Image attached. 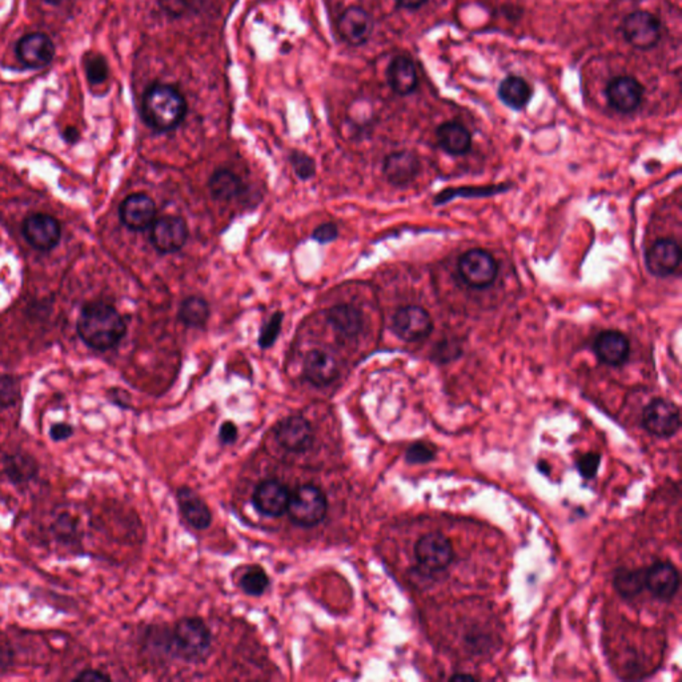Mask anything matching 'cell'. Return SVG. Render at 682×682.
<instances>
[{
	"mask_svg": "<svg viewBox=\"0 0 682 682\" xmlns=\"http://www.w3.org/2000/svg\"><path fill=\"white\" fill-rule=\"evenodd\" d=\"M645 589L656 599L670 601L680 589V574L673 564L660 561L645 569Z\"/></svg>",
	"mask_w": 682,
	"mask_h": 682,
	"instance_id": "16",
	"label": "cell"
},
{
	"mask_svg": "<svg viewBox=\"0 0 682 682\" xmlns=\"http://www.w3.org/2000/svg\"><path fill=\"white\" fill-rule=\"evenodd\" d=\"M237 435H239V431H237V427L232 421H226L220 427V432H219L221 443L227 444V445L234 444L237 440Z\"/></svg>",
	"mask_w": 682,
	"mask_h": 682,
	"instance_id": "43",
	"label": "cell"
},
{
	"mask_svg": "<svg viewBox=\"0 0 682 682\" xmlns=\"http://www.w3.org/2000/svg\"><path fill=\"white\" fill-rule=\"evenodd\" d=\"M600 464H601V454L591 452V453L583 454L577 460L576 467L583 478L591 480L599 472Z\"/></svg>",
	"mask_w": 682,
	"mask_h": 682,
	"instance_id": "40",
	"label": "cell"
},
{
	"mask_svg": "<svg viewBox=\"0 0 682 682\" xmlns=\"http://www.w3.org/2000/svg\"><path fill=\"white\" fill-rule=\"evenodd\" d=\"M54 532L57 539L65 542L78 541V522L71 514H62L55 520Z\"/></svg>",
	"mask_w": 682,
	"mask_h": 682,
	"instance_id": "35",
	"label": "cell"
},
{
	"mask_svg": "<svg viewBox=\"0 0 682 682\" xmlns=\"http://www.w3.org/2000/svg\"><path fill=\"white\" fill-rule=\"evenodd\" d=\"M22 232L27 242L38 251L48 252L54 249L62 237L59 221L46 213H34L24 219Z\"/></svg>",
	"mask_w": 682,
	"mask_h": 682,
	"instance_id": "9",
	"label": "cell"
},
{
	"mask_svg": "<svg viewBox=\"0 0 682 682\" xmlns=\"http://www.w3.org/2000/svg\"><path fill=\"white\" fill-rule=\"evenodd\" d=\"M416 560L428 572H443L453 561V545L441 533H428L416 542Z\"/></svg>",
	"mask_w": 682,
	"mask_h": 682,
	"instance_id": "7",
	"label": "cell"
},
{
	"mask_svg": "<svg viewBox=\"0 0 682 682\" xmlns=\"http://www.w3.org/2000/svg\"><path fill=\"white\" fill-rule=\"evenodd\" d=\"M420 160L416 153L410 151H399L387 156L383 171L391 185L404 187L416 179L420 172Z\"/></svg>",
	"mask_w": 682,
	"mask_h": 682,
	"instance_id": "20",
	"label": "cell"
},
{
	"mask_svg": "<svg viewBox=\"0 0 682 682\" xmlns=\"http://www.w3.org/2000/svg\"><path fill=\"white\" fill-rule=\"evenodd\" d=\"M613 584L623 599H635L645 589V569H620Z\"/></svg>",
	"mask_w": 682,
	"mask_h": 682,
	"instance_id": "30",
	"label": "cell"
},
{
	"mask_svg": "<svg viewBox=\"0 0 682 682\" xmlns=\"http://www.w3.org/2000/svg\"><path fill=\"white\" fill-rule=\"evenodd\" d=\"M16 52L27 67L43 68L54 59L55 46L47 35L30 34L19 40Z\"/></svg>",
	"mask_w": 682,
	"mask_h": 682,
	"instance_id": "18",
	"label": "cell"
},
{
	"mask_svg": "<svg viewBox=\"0 0 682 682\" xmlns=\"http://www.w3.org/2000/svg\"><path fill=\"white\" fill-rule=\"evenodd\" d=\"M436 448L428 443H416L408 448L405 459L410 464H426L436 457Z\"/></svg>",
	"mask_w": 682,
	"mask_h": 682,
	"instance_id": "37",
	"label": "cell"
},
{
	"mask_svg": "<svg viewBox=\"0 0 682 682\" xmlns=\"http://www.w3.org/2000/svg\"><path fill=\"white\" fill-rule=\"evenodd\" d=\"M431 316L426 309L418 306L400 308L394 314L392 331L404 341H416L427 338L432 332Z\"/></svg>",
	"mask_w": 682,
	"mask_h": 682,
	"instance_id": "10",
	"label": "cell"
},
{
	"mask_svg": "<svg viewBox=\"0 0 682 682\" xmlns=\"http://www.w3.org/2000/svg\"><path fill=\"white\" fill-rule=\"evenodd\" d=\"M397 5L405 10H418V8L423 7L428 0H394Z\"/></svg>",
	"mask_w": 682,
	"mask_h": 682,
	"instance_id": "45",
	"label": "cell"
},
{
	"mask_svg": "<svg viewBox=\"0 0 682 682\" xmlns=\"http://www.w3.org/2000/svg\"><path fill=\"white\" fill-rule=\"evenodd\" d=\"M436 138L441 150L449 155H464L472 146V135L470 131L457 122H446L439 125Z\"/></svg>",
	"mask_w": 682,
	"mask_h": 682,
	"instance_id": "25",
	"label": "cell"
},
{
	"mask_svg": "<svg viewBox=\"0 0 682 682\" xmlns=\"http://www.w3.org/2000/svg\"><path fill=\"white\" fill-rule=\"evenodd\" d=\"M327 497L320 488L306 484L301 486L289 497V514L293 524L312 528L320 524L327 516Z\"/></svg>",
	"mask_w": 682,
	"mask_h": 682,
	"instance_id": "4",
	"label": "cell"
},
{
	"mask_svg": "<svg viewBox=\"0 0 682 682\" xmlns=\"http://www.w3.org/2000/svg\"><path fill=\"white\" fill-rule=\"evenodd\" d=\"M460 278L472 289H487L497 278V262L484 249H470L459 260Z\"/></svg>",
	"mask_w": 682,
	"mask_h": 682,
	"instance_id": "6",
	"label": "cell"
},
{
	"mask_svg": "<svg viewBox=\"0 0 682 682\" xmlns=\"http://www.w3.org/2000/svg\"><path fill=\"white\" fill-rule=\"evenodd\" d=\"M73 435V427L67 423H56L49 428V437L52 441H65Z\"/></svg>",
	"mask_w": 682,
	"mask_h": 682,
	"instance_id": "42",
	"label": "cell"
},
{
	"mask_svg": "<svg viewBox=\"0 0 682 682\" xmlns=\"http://www.w3.org/2000/svg\"><path fill=\"white\" fill-rule=\"evenodd\" d=\"M84 70H86L87 81L92 86L104 83L108 78V65L100 55L90 54L84 62Z\"/></svg>",
	"mask_w": 682,
	"mask_h": 682,
	"instance_id": "33",
	"label": "cell"
},
{
	"mask_svg": "<svg viewBox=\"0 0 682 682\" xmlns=\"http://www.w3.org/2000/svg\"><path fill=\"white\" fill-rule=\"evenodd\" d=\"M338 237V227L333 223L322 224V226L317 227V229H315L314 234H312V237H314L316 242L322 244L333 242Z\"/></svg>",
	"mask_w": 682,
	"mask_h": 682,
	"instance_id": "41",
	"label": "cell"
},
{
	"mask_svg": "<svg viewBox=\"0 0 682 682\" xmlns=\"http://www.w3.org/2000/svg\"><path fill=\"white\" fill-rule=\"evenodd\" d=\"M270 586V577L262 566H251L240 579V588L248 596L259 597L264 594Z\"/></svg>",
	"mask_w": 682,
	"mask_h": 682,
	"instance_id": "32",
	"label": "cell"
},
{
	"mask_svg": "<svg viewBox=\"0 0 682 682\" xmlns=\"http://www.w3.org/2000/svg\"><path fill=\"white\" fill-rule=\"evenodd\" d=\"M338 31L345 43L358 47L368 42L374 31V21L363 8L350 7L339 18Z\"/></svg>",
	"mask_w": 682,
	"mask_h": 682,
	"instance_id": "15",
	"label": "cell"
},
{
	"mask_svg": "<svg viewBox=\"0 0 682 682\" xmlns=\"http://www.w3.org/2000/svg\"><path fill=\"white\" fill-rule=\"evenodd\" d=\"M65 141L70 142V143H75L79 139L78 130H75V128H68L65 133Z\"/></svg>",
	"mask_w": 682,
	"mask_h": 682,
	"instance_id": "46",
	"label": "cell"
},
{
	"mask_svg": "<svg viewBox=\"0 0 682 682\" xmlns=\"http://www.w3.org/2000/svg\"><path fill=\"white\" fill-rule=\"evenodd\" d=\"M388 84L394 94L407 97L416 91L419 84L415 63L404 55L393 57L387 70Z\"/></svg>",
	"mask_w": 682,
	"mask_h": 682,
	"instance_id": "23",
	"label": "cell"
},
{
	"mask_svg": "<svg viewBox=\"0 0 682 682\" xmlns=\"http://www.w3.org/2000/svg\"><path fill=\"white\" fill-rule=\"evenodd\" d=\"M281 322H283V314L276 312L270 320L263 325L259 335V347L267 350L271 345L275 344L279 333L281 331Z\"/></svg>",
	"mask_w": 682,
	"mask_h": 682,
	"instance_id": "36",
	"label": "cell"
},
{
	"mask_svg": "<svg viewBox=\"0 0 682 682\" xmlns=\"http://www.w3.org/2000/svg\"><path fill=\"white\" fill-rule=\"evenodd\" d=\"M680 262V246L675 240H660L646 252V267L654 276L672 275Z\"/></svg>",
	"mask_w": 682,
	"mask_h": 682,
	"instance_id": "21",
	"label": "cell"
},
{
	"mask_svg": "<svg viewBox=\"0 0 682 682\" xmlns=\"http://www.w3.org/2000/svg\"><path fill=\"white\" fill-rule=\"evenodd\" d=\"M328 322L347 338H355L363 330V315L350 304L332 306L327 314Z\"/></svg>",
	"mask_w": 682,
	"mask_h": 682,
	"instance_id": "27",
	"label": "cell"
},
{
	"mask_svg": "<svg viewBox=\"0 0 682 682\" xmlns=\"http://www.w3.org/2000/svg\"><path fill=\"white\" fill-rule=\"evenodd\" d=\"M643 426L657 437H672L681 427L680 410L675 402L656 399L643 412Z\"/></svg>",
	"mask_w": 682,
	"mask_h": 682,
	"instance_id": "8",
	"label": "cell"
},
{
	"mask_svg": "<svg viewBox=\"0 0 682 682\" xmlns=\"http://www.w3.org/2000/svg\"><path fill=\"white\" fill-rule=\"evenodd\" d=\"M210 317V306L204 298L191 296L183 301L179 309V319L191 328H202Z\"/></svg>",
	"mask_w": 682,
	"mask_h": 682,
	"instance_id": "31",
	"label": "cell"
},
{
	"mask_svg": "<svg viewBox=\"0 0 682 682\" xmlns=\"http://www.w3.org/2000/svg\"><path fill=\"white\" fill-rule=\"evenodd\" d=\"M508 190L505 186H492V187L483 188H462V190H446L441 193L439 196L435 199V204H443V203L449 202V200L454 199L459 195L465 196H489L496 195V194L503 193V191Z\"/></svg>",
	"mask_w": 682,
	"mask_h": 682,
	"instance_id": "34",
	"label": "cell"
},
{
	"mask_svg": "<svg viewBox=\"0 0 682 682\" xmlns=\"http://www.w3.org/2000/svg\"><path fill=\"white\" fill-rule=\"evenodd\" d=\"M119 215L131 231H144L155 221L156 205L146 194H133L120 205Z\"/></svg>",
	"mask_w": 682,
	"mask_h": 682,
	"instance_id": "17",
	"label": "cell"
},
{
	"mask_svg": "<svg viewBox=\"0 0 682 682\" xmlns=\"http://www.w3.org/2000/svg\"><path fill=\"white\" fill-rule=\"evenodd\" d=\"M177 504L183 516L191 527L197 531L207 530L212 522V514L205 501L191 488H179L177 492Z\"/></svg>",
	"mask_w": 682,
	"mask_h": 682,
	"instance_id": "24",
	"label": "cell"
},
{
	"mask_svg": "<svg viewBox=\"0 0 682 682\" xmlns=\"http://www.w3.org/2000/svg\"><path fill=\"white\" fill-rule=\"evenodd\" d=\"M621 32L632 47L648 51L661 39V22L648 11H635L624 19Z\"/></svg>",
	"mask_w": 682,
	"mask_h": 682,
	"instance_id": "5",
	"label": "cell"
},
{
	"mask_svg": "<svg viewBox=\"0 0 682 682\" xmlns=\"http://www.w3.org/2000/svg\"><path fill=\"white\" fill-rule=\"evenodd\" d=\"M73 681H83V682L111 681V678H109L108 675H106V673L100 672V670L86 669V670H83V672L79 673V675L76 676L75 678H73Z\"/></svg>",
	"mask_w": 682,
	"mask_h": 682,
	"instance_id": "44",
	"label": "cell"
},
{
	"mask_svg": "<svg viewBox=\"0 0 682 682\" xmlns=\"http://www.w3.org/2000/svg\"><path fill=\"white\" fill-rule=\"evenodd\" d=\"M212 635L202 618H183L168 638V649L177 659L203 662L210 656Z\"/></svg>",
	"mask_w": 682,
	"mask_h": 682,
	"instance_id": "3",
	"label": "cell"
},
{
	"mask_svg": "<svg viewBox=\"0 0 682 682\" xmlns=\"http://www.w3.org/2000/svg\"><path fill=\"white\" fill-rule=\"evenodd\" d=\"M19 399V384L13 377L0 376V407H13Z\"/></svg>",
	"mask_w": 682,
	"mask_h": 682,
	"instance_id": "39",
	"label": "cell"
},
{
	"mask_svg": "<svg viewBox=\"0 0 682 682\" xmlns=\"http://www.w3.org/2000/svg\"><path fill=\"white\" fill-rule=\"evenodd\" d=\"M451 680L452 681H462V680L473 681L475 680V678H472V676H470V675H456V676H452Z\"/></svg>",
	"mask_w": 682,
	"mask_h": 682,
	"instance_id": "47",
	"label": "cell"
},
{
	"mask_svg": "<svg viewBox=\"0 0 682 682\" xmlns=\"http://www.w3.org/2000/svg\"><path fill=\"white\" fill-rule=\"evenodd\" d=\"M143 119L153 130H174L185 119L187 103L183 95L169 84H153L147 90L142 104Z\"/></svg>",
	"mask_w": 682,
	"mask_h": 682,
	"instance_id": "2",
	"label": "cell"
},
{
	"mask_svg": "<svg viewBox=\"0 0 682 682\" xmlns=\"http://www.w3.org/2000/svg\"><path fill=\"white\" fill-rule=\"evenodd\" d=\"M76 330L82 341L92 350H108L122 341L127 325L114 306L94 301L82 308Z\"/></svg>",
	"mask_w": 682,
	"mask_h": 682,
	"instance_id": "1",
	"label": "cell"
},
{
	"mask_svg": "<svg viewBox=\"0 0 682 682\" xmlns=\"http://www.w3.org/2000/svg\"><path fill=\"white\" fill-rule=\"evenodd\" d=\"M211 194L215 199L231 200L239 196L243 191L242 180L229 169H219L208 182Z\"/></svg>",
	"mask_w": 682,
	"mask_h": 682,
	"instance_id": "29",
	"label": "cell"
},
{
	"mask_svg": "<svg viewBox=\"0 0 682 682\" xmlns=\"http://www.w3.org/2000/svg\"><path fill=\"white\" fill-rule=\"evenodd\" d=\"M46 2L49 3V4H60L63 0H46Z\"/></svg>",
	"mask_w": 682,
	"mask_h": 682,
	"instance_id": "48",
	"label": "cell"
},
{
	"mask_svg": "<svg viewBox=\"0 0 682 682\" xmlns=\"http://www.w3.org/2000/svg\"><path fill=\"white\" fill-rule=\"evenodd\" d=\"M594 353L608 366H623L629 358L631 344L628 338L618 331H602L593 342Z\"/></svg>",
	"mask_w": 682,
	"mask_h": 682,
	"instance_id": "19",
	"label": "cell"
},
{
	"mask_svg": "<svg viewBox=\"0 0 682 682\" xmlns=\"http://www.w3.org/2000/svg\"><path fill=\"white\" fill-rule=\"evenodd\" d=\"M3 467H4L5 475L13 484L29 483L32 479L37 478L39 472V467L34 457L26 453L5 456Z\"/></svg>",
	"mask_w": 682,
	"mask_h": 682,
	"instance_id": "28",
	"label": "cell"
},
{
	"mask_svg": "<svg viewBox=\"0 0 682 682\" xmlns=\"http://www.w3.org/2000/svg\"><path fill=\"white\" fill-rule=\"evenodd\" d=\"M275 437L279 445L291 453H303L314 444V429L303 416H289L276 426Z\"/></svg>",
	"mask_w": 682,
	"mask_h": 682,
	"instance_id": "11",
	"label": "cell"
},
{
	"mask_svg": "<svg viewBox=\"0 0 682 682\" xmlns=\"http://www.w3.org/2000/svg\"><path fill=\"white\" fill-rule=\"evenodd\" d=\"M339 375L338 363L324 350H314L304 358V377L311 384L324 387L335 382Z\"/></svg>",
	"mask_w": 682,
	"mask_h": 682,
	"instance_id": "22",
	"label": "cell"
},
{
	"mask_svg": "<svg viewBox=\"0 0 682 682\" xmlns=\"http://www.w3.org/2000/svg\"><path fill=\"white\" fill-rule=\"evenodd\" d=\"M498 99L509 108L522 111L532 99V89L525 79L520 76H506L497 90Z\"/></svg>",
	"mask_w": 682,
	"mask_h": 682,
	"instance_id": "26",
	"label": "cell"
},
{
	"mask_svg": "<svg viewBox=\"0 0 682 682\" xmlns=\"http://www.w3.org/2000/svg\"><path fill=\"white\" fill-rule=\"evenodd\" d=\"M289 488L281 481L270 479L255 488L252 504L264 516L281 517L289 508Z\"/></svg>",
	"mask_w": 682,
	"mask_h": 682,
	"instance_id": "14",
	"label": "cell"
},
{
	"mask_svg": "<svg viewBox=\"0 0 682 682\" xmlns=\"http://www.w3.org/2000/svg\"><path fill=\"white\" fill-rule=\"evenodd\" d=\"M291 163L293 171L298 175L300 179L308 180L314 177L315 172H316V166H315L314 159L309 158L306 153L295 152L291 155Z\"/></svg>",
	"mask_w": 682,
	"mask_h": 682,
	"instance_id": "38",
	"label": "cell"
},
{
	"mask_svg": "<svg viewBox=\"0 0 682 682\" xmlns=\"http://www.w3.org/2000/svg\"><path fill=\"white\" fill-rule=\"evenodd\" d=\"M187 224L177 216H167L153 221L151 226V242L161 254H174L187 242Z\"/></svg>",
	"mask_w": 682,
	"mask_h": 682,
	"instance_id": "13",
	"label": "cell"
},
{
	"mask_svg": "<svg viewBox=\"0 0 682 682\" xmlns=\"http://www.w3.org/2000/svg\"><path fill=\"white\" fill-rule=\"evenodd\" d=\"M608 104L621 114H631L643 103V87L634 76H617L607 84Z\"/></svg>",
	"mask_w": 682,
	"mask_h": 682,
	"instance_id": "12",
	"label": "cell"
}]
</instances>
